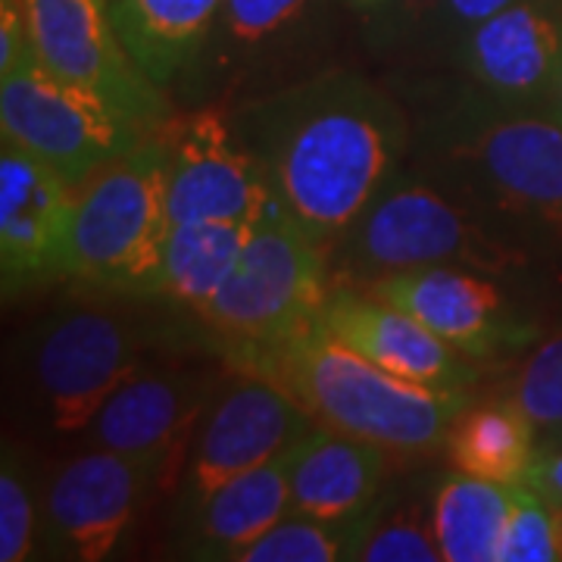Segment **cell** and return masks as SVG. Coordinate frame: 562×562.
Instances as JSON below:
<instances>
[{
  "instance_id": "cell-20",
  "label": "cell",
  "mask_w": 562,
  "mask_h": 562,
  "mask_svg": "<svg viewBox=\"0 0 562 562\" xmlns=\"http://www.w3.org/2000/svg\"><path fill=\"white\" fill-rule=\"evenodd\" d=\"M222 3L225 0H110L128 54L160 88L191 72Z\"/></svg>"
},
{
  "instance_id": "cell-27",
  "label": "cell",
  "mask_w": 562,
  "mask_h": 562,
  "mask_svg": "<svg viewBox=\"0 0 562 562\" xmlns=\"http://www.w3.org/2000/svg\"><path fill=\"white\" fill-rule=\"evenodd\" d=\"M560 525L553 506L531 484H513V506L497 562H560Z\"/></svg>"
},
{
  "instance_id": "cell-33",
  "label": "cell",
  "mask_w": 562,
  "mask_h": 562,
  "mask_svg": "<svg viewBox=\"0 0 562 562\" xmlns=\"http://www.w3.org/2000/svg\"><path fill=\"white\" fill-rule=\"evenodd\" d=\"M543 443H562V431L557 435V438H550V441H543Z\"/></svg>"
},
{
  "instance_id": "cell-25",
  "label": "cell",
  "mask_w": 562,
  "mask_h": 562,
  "mask_svg": "<svg viewBox=\"0 0 562 562\" xmlns=\"http://www.w3.org/2000/svg\"><path fill=\"white\" fill-rule=\"evenodd\" d=\"M503 401H509L531 428L538 431V447L562 431V331L547 335L531 347L509 379Z\"/></svg>"
},
{
  "instance_id": "cell-30",
  "label": "cell",
  "mask_w": 562,
  "mask_h": 562,
  "mask_svg": "<svg viewBox=\"0 0 562 562\" xmlns=\"http://www.w3.org/2000/svg\"><path fill=\"white\" fill-rule=\"evenodd\" d=\"M522 482L531 484L543 501L562 506V443H541Z\"/></svg>"
},
{
  "instance_id": "cell-26",
  "label": "cell",
  "mask_w": 562,
  "mask_h": 562,
  "mask_svg": "<svg viewBox=\"0 0 562 562\" xmlns=\"http://www.w3.org/2000/svg\"><path fill=\"white\" fill-rule=\"evenodd\" d=\"M353 560L362 562H435L441 550L431 531V516L425 519L413 503L375 501L366 509L360 547Z\"/></svg>"
},
{
  "instance_id": "cell-28",
  "label": "cell",
  "mask_w": 562,
  "mask_h": 562,
  "mask_svg": "<svg viewBox=\"0 0 562 562\" xmlns=\"http://www.w3.org/2000/svg\"><path fill=\"white\" fill-rule=\"evenodd\" d=\"M41 528L38 506L22 460L7 447L0 465V562H25L35 557Z\"/></svg>"
},
{
  "instance_id": "cell-22",
  "label": "cell",
  "mask_w": 562,
  "mask_h": 562,
  "mask_svg": "<svg viewBox=\"0 0 562 562\" xmlns=\"http://www.w3.org/2000/svg\"><path fill=\"white\" fill-rule=\"evenodd\" d=\"M254 222H181L162 250L157 294L188 310H203L241 262Z\"/></svg>"
},
{
  "instance_id": "cell-10",
  "label": "cell",
  "mask_w": 562,
  "mask_h": 562,
  "mask_svg": "<svg viewBox=\"0 0 562 562\" xmlns=\"http://www.w3.org/2000/svg\"><path fill=\"white\" fill-rule=\"evenodd\" d=\"M157 472L113 450H91L57 469L47 484L41 531L50 557L101 562L113 557Z\"/></svg>"
},
{
  "instance_id": "cell-11",
  "label": "cell",
  "mask_w": 562,
  "mask_h": 562,
  "mask_svg": "<svg viewBox=\"0 0 562 562\" xmlns=\"http://www.w3.org/2000/svg\"><path fill=\"white\" fill-rule=\"evenodd\" d=\"M79 188L25 147L3 138L0 150V276L3 294L63 279Z\"/></svg>"
},
{
  "instance_id": "cell-9",
  "label": "cell",
  "mask_w": 562,
  "mask_h": 562,
  "mask_svg": "<svg viewBox=\"0 0 562 562\" xmlns=\"http://www.w3.org/2000/svg\"><path fill=\"white\" fill-rule=\"evenodd\" d=\"M316 422L276 382L238 372L203 416L181 472V516L188 519L213 491L291 450Z\"/></svg>"
},
{
  "instance_id": "cell-23",
  "label": "cell",
  "mask_w": 562,
  "mask_h": 562,
  "mask_svg": "<svg viewBox=\"0 0 562 562\" xmlns=\"http://www.w3.org/2000/svg\"><path fill=\"white\" fill-rule=\"evenodd\" d=\"M443 447L453 469L491 482L516 484L538 457V431L503 397L475 406L465 403L450 425Z\"/></svg>"
},
{
  "instance_id": "cell-7",
  "label": "cell",
  "mask_w": 562,
  "mask_h": 562,
  "mask_svg": "<svg viewBox=\"0 0 562 562\" xmlns=\"http://www.w3.org/2000/svg\"><path fill=\"white\" fill-rule=\"evenodd\" d=\"M38 60L60 79L101 98L147 132L169 116L162 88L147 79L122 41L110 0H22Z\"/></svg>"
},
{
  "instance_id": "cell-1",
  "label": "cell",
  "mask_w": 562,
  "mask_h": 562,
  "mask_svg": "<svg viewBox=\"0 0 562 562\" xmlns=\"http://www.w3.org/2000/svg\"><path fill=\"white\" fill-rule=\"evenodd\" d=\"M238 132L276 201L325 247L394 181L406 147L401 110L353 72H322L262 98Z\"/></svg>"
},
{
  "instance_id": "cell-17",
  "label": "cell",
  "mask_w": 562,
  "mask_h": 562,
  "mask_svg": "<svg viewBox=\"0 0 562 562\" xmlns=\"http://www.w3.org/2000/svg\"><path fill=\"white\" fill-rule=\"evenodd\" d=\"M465 154L509 210L562 238V120L543 110H501L484 120Z\"/></svg>"
},
{
  "instance_id": "cell-15",
  "label": "cell",
  "mask_w": 562,
  "mask_h": 562,
  "mask_svg": "<svg viewBox=\"0 0 562 562\" xmlns=\"http://www.w3.org/2000/svg\"><path fill=\"white\" fill-rule=\"evenodd\" d=\"M210 384L191 375H132L91 422V443L147 462L157 482L176 484L184 447L206 416Z\"/></svg>"
},
{
  "instance_id": "cell-3",
  "label": "cell",
  "mask_w": 562,
  "mask_h": 562,
  "mask_svg": "<svg viewBox=\"0 0 562 562\" xmlns=\"http://www.w3.org/2000/svg\"><path fill=\"white\" fill-rule=\"evenodd\" d=\"M169 232L166 147L154 132L79 188L63 279L103 291L157 294Z\"/></svg>"
},
{
  "instance_id": "cell-5",
  "label": "cell",
  "mask_w": 562,
  "mask_h": 562,
  "mask_svg": "<svg viewBox=\"0 0 562 562\" xmlns=\"http://www.w3.org/2000/svg\"><path fill=\"white\" fill-rule=\"evenodd\" d=\"M0 125L3 138L54 166L76 188L154 135L101 98L50 72L35 50H29L13 72L0 76Z\"/></svg>"
},
{
  "instance_id": "cell-31",
  "label": "cell",
  "mask_w": 562,
  "mask_h": 562,
  "mask_svg": "<svg viewBox=\"0 0 562 562\" xmlns=\"http://www.w3.org/2000/svg\"><path fill=\"white\" fill-rule=\"evenodd\" d=\"M509 3H516V0H447V10H450V16H453L457 25L472 29V25H479L487 16L501 13L503 7H509Z\"/></svg>"
},
{
  "instance_id": "cell-24",
  "label": "cell",
  "mask_w": 562,
  "mask_h": 562,
  "mask_svg": "<svg viewBox=\"0 0 562 562\" xmlns=\"http://www.w3.org/2000/svg\"><path fill=\"white\" fill-rule=\"evenodd\" d=\"M366 513L357 519H316L288 513L266 535L254 543H247L235 562H338L353 560L360 547Z\"/></svg>"
},
{
  "instance_id": "cell-14",
  "label": "cell",
  "mask_w": 562,
  "mask_h": 562,
  "mask_svg": "<svg viewBox=\"0 0 562 562\" xmlns=\"http://www.w3.org/2000/svg\"><path fill=\"white\" fill-rule=\"evenodd\" d=\"M562 60V0H516L469 29L462 69L501 110L547 106Z\"/></svg>"
},
{
  "instance_id": "cell-29",
  "label": "cell",
  "mask_w": 562,
  "mask_h": 562,
  "mask_svg": "<svg viewBox=\"0 0 562 562\" xmlns=\"http://www.w3.org/2000/svg\"><path fill=\"white\" fill-rule=\"evenodd\" d=\"M306 0H225L222 25L228 38L244 47H254L269 35L281 32L303 10Z\"/></svg>"
},
{
  "instance_id": "cell-19",
  "label": "cell",
  "mask_w": 562,
  "mask_h": 562,
  "mask_svg": "<svg viewBox=\"0 0 562 562\" xmlns=\"http://www.w3.org/2000/svg\"><path fill=\"white\" fill-rule=\"evenodd\" d=\"M291 450L225 482L188 516V553L235 560L247 543L291 513Z\"/></svg>"
},
{
  "instance_id": "cell-6",
  "label": "cell",
  "mask_w": 562,
  "mask_h": 562,
  "mask_svg": "<svg viewBox=\"0 0 562 562\" xmlns=\"http://www.w3.org/2000/svg\"><path fill=\"white\" fill-rule=\"evenodd\" d=\"M509 260V250L479 222L419 181H391L344 235L347 272L369 284L425 266L491 272Z\"/></svg>"
},
{
  "instance_id": "cell-16",
  "label": "cell",
  "mask_w": 562,
  "mask_h": 562,
  "mask_svg": "<svg viewBox=\"0 0 562 562\" xmlns=\"http://www.w3.org/2000/svg\"><path fill=\"white\" fill-rule=\"evenodd\" d=\"M319 322L366 360L406 382L465 394L479 379V362L450 347L406 310L369 291H331Z\"/></svg>"
},
{
  "instance_id": "cell-13",
  "label": "cell",
  "mask_w": 562,
  "mask_h": 562,
  "mask_svg": "<svg viewBox=\"0 0 562 562\" xmlns=\"http://www.w3.org/2000/svg\"><path fill=\"white\" fill-rule=\"evenodd\" d=\"M369 294L406 310L475 362L506 357L535 338V328L516 322L506 310L497 284L472 276V269L462 266H425L394 272L387 279L372 281Z\"/></svg>"
},
{
  "instance_id": "cell-8",
  "label": "cell",
  "mask_w": 562,
  "mask_h": 562,
  "mask_svg": "<svg viewBox=\"0 0 562 562\" xmlns=\"http://www.w3.org/2000/svg\"><path fill=\"white\" fill-rule=\"evenodd\" d=\"M160 138L172 225L203 220L257 222L276 201L257 154L216 106L169 120Z\"/></svg>"
},
{
  "instance_id": "cell-2",
  "label": "cell",
  "mask_w": 562,
  "mask_h": 562,
  "mask_svg": "<svg viewBox=\"0 0 562 562\" xmlns=\"http://www.w3.org/2000/svg\"><path fill=\"white\" fill-rule=\"evenodd\" d=\"M235 372H254L284 387L313 422L379 443L391 457H428L469 403L462 391L406 382L366 360L319 319L284 341L225 357Z\"/></svg>"
},
{
  "instance_id": "cell-12",
  "label": "cell",
  "mask_w": 562,
  "mask_h": 562,
  "mask_svg": "<svg viewBox=\"0 0 562 562\" xmlns=\"http://www.w3.org/2000/svg\"><path fill=\"white\" fill-rule=\"evenodd\" d=\"M140 366L138 341L116 316L81 310L63 316L38 347L35 375L41 397L57 431L76 435L91 428L103 403Z\"/></svg>"
},
{
  "instance_id": "cell-32",
  "label": "cell",
  "mask_w": 562,
  "mask_h": 562,
  "mask_svg": "<svg viewBox=\"0 0 562 562\" xmlns=\"http://www.w3.org/2000/svg\"><path fill=\"white\" fill-rule=\"evenodd\" d=\"M547 110H550L557 120H562V60H560V69H557V81H553V91H550Z\"/></svg>"
},
{
  "instance_id": "cell-18",
  "label": "cell",
  "mask_w": 562,
  "mask_h": 562,
  "mask_svg": "<svg viewBox=\"0 0 562 562\" xmlns=\"http://www.w3.org/2000/svg\"><path fill=\"white\" fill-rule=\"evenodd\" d=\"M387 450L328 425H313L291 447V513L316 519H357L379 501Z\"/></svg>"
},
{
  "instance_id": "cell-4",
  "label": "cell",
  "mask_w": 562,
  "mask_h": 562,
  "mask_svg": "<svg viewBox=\"0 0 562 562\" xmlns=\"http://www.w3.org/2000/svg\"><path fill=\"white\" fill-rule=\"evenodd\" d=\"M322 247L279 201L266 206L241 262L220 294L198 310L222 357L284 341L319 319L331 294Z\"/></svg>"
},
{
  "instance_id": "cell-21",
  "label": "cell",
  "mask_w": 562,
  "mask_h": 562,
  "mask_svg": "<svg viewBox=\"0 0 562 562\" xmlns=\"http://www.w3.org/2000/svg\"><path fill=\"white\" fill-rule=\"evenodd\" d=\"M513 484L469 472L447 475L431 497V531L443 562H497Z\"/></svg>"
}]
</instances>
